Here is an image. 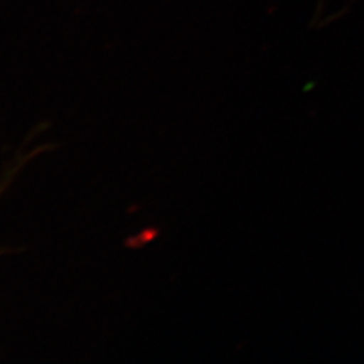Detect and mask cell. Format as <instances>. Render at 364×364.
Here are the masks:
<instances>
[{
    "mask_svg": "<svg viewBox=\"0 0 364 364\" xmlns=\"http://www.w3.org/2000/svg\"><path fill=\"white\" fill-rule=\"evenodd\" d=\"M13 177H15V173L11 171V173H10V176H7V178H6L4 181L0 182V196L4 193V191L7 189V186H9V185L13 182Z\"/></svg>",
    "mask_w": 364,
    "mask_h": 364,
    "instance_id": "cell-1",
    "label": "cell"
}]
</instances>
